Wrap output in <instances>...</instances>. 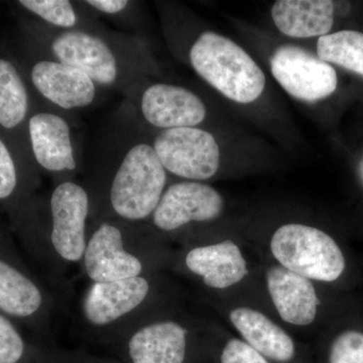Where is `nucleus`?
<instances>
[{"instance_id":"2eb2a0df","label":"nucleus","mask_w":363,"mask_h":363,"mask_svg":"<svg viewBox=\"0 0 363 363\" xmlns=\"http://www.w3.org/2000/svg\"><path fill=\"white\" fill-rule=\"evenodd\" d=\"M272 73L292 96L315 102L337 88V74L319 57L296 45H281L271 60Z\"/></svg>"},{"instance_id":"1a4fd4ad","label":"nucleus","mask_w":363,"mask_h":363,"mask_svg":"<svg viewBox=\"0 0 363 363\" xmlns=\"http://www.w3.org/2000/svg\"><path fill=\"white\" fill-rule=\"evenodd\" d=\"M124 97L123 106L147 131L199 128L207 116L201 98L183 86L145 80Z\"/></svg>"},{"instance_id":"9d476101","label":"nucleus","mask_w":363,"mask_h":363,"mask_svg":"<svg viewBox=\"0 0 363 363\" xmlns=\"http://www.w3.org/2000/svg\"><path fill=\"white\" fill-rule=\"evenodd\" d=\"M70 114L48 105L30 113L28 138L33 162L54 184L82 173L83 152L74 136Z\"/></svg>"},{"instance_id":"f257e3e1","label":"nucleus","mask_w":363,"mask_h":363,"mask_svg":"<svg viewBox=\"0 0 363 363\" xmlns=\"http://www.w3.org/2000/svg\"><path fill=\"white\" fill-rule=\"evenodd\" d=\"M82 174L90 197V222L114 219L145 223L168 183L150 138L121 106L98 130L83 154Z\"/></svg>"},{"instance_id":"9b49d317","label":"nucleus","mask_w":363,"mask_h":363,"mask_svg":"<svg viewBox=\"0 0 363 363\" xmlns=\"http://www.w3.org/2000/svg\"><path fill=\"white\" fill-rule=\"evenodd\" d=\"M106 348L124 363H195L188 325L169 316L142 325Z\"/></svg>"},{"instance_id":"412c9836","label":"nucleus","mask_w":363,"mask_h":363,"mask_svg":"<svg viewBox=\"0 0 363 363\" xmlns=\"http://www.w3.org/2000/svg\"><path fill=\"white\" fill-rule=\"evenodd\" d=\"M318 57L363 76V33L357 30L323 35L318 40Z\"/></svg>"},{"instance_id":"6e6552de","label":"nucleus","mask_w":363,"mask_h":363,"mask_svg":"<svg viewBox=\"0 0 363 363\" xmlns=\"http://www.w3.org/2000/svg\"><path fill=\"white\" fill-rule=\"evenodd\" d=\"M269 247L279 266L311 281L333 283L345 272L342 250L332 236L316 227L286 224L277 229Z\"/></svg>"},{"instance_id":"a878e982","label":"nucleus","mask_w":363,"mask_h":363,"mask_svg":"<svg viewBox=\"0 0 363 363\" xmlns=\"http://www.w3.org/2000/svg\"><path fill=\"white\" fill-rule=\"evenodd\" d=\"M218 363H272L242 339L230 338L219 351Z\"/></svg>"},{"instance_id":"b1692460","label":"nucleus","mask_w":363,"mask_h":363,"mask_svg":"<svg viewBox=\"0 0 363 363\" xmlns=\"http://www.w3.org/2000/svg\"><path fill=\"white\" fill-rule=\"evenodd\" d=\"M84 4L98 16H104L117 26L135 30L138 28V1L130 0H85Z\"/></svg>"},{"instance_id":"f3484780","label":"nucleus","mask_w":363,"mask_h":363,"mask_svg":"<svg viewBox=\"0 0 363 363\" xmlns=\"http://www.w3.org/2000/svg\"><path fill=\"white\" fill-rule=\"evenodd\" d=\"M267 291L279 317L295 326H308L317 317L320 300L311 279L281 266L266 272Z\"/></svg>"},{"instance_id":"39448f33","label":"nucleus","mask_w":363,"mask_h":363,"mask_svg":"<svg viewBox=\"0 0 363 363\" xmlns=\"http://www.w3.org/2000/svg\"><path fill=\"white\" fill-rule=\"evenodd\" d=\"M45 243L50 267V289L65 298L67 269L84 257L90 226V197L82 182L66 180L54 185L43 202Z\"/></svg>"},{"instance_id":"aec40b11","label":"nucleus","mask_w":363,"mask_h":363,"mask_svg":"<svg viewBox=\"0 0 363 363\" xmlns=\"http://www.w3.org/2000/svg\"><path fill=\"white\" fill-rule=\"evenodd\" d=\"M30 97L21 72L9 59L0 58V126L13 131L28 123Z\"/></svg>"},{"instance_id":"a211bd4d","label":"nucleus","mask_w":363,"mask_h":363,"mask_svg":"<svg viewBox=\"0 0 363 363\" xmlns=\"http://www.w3.org/2000/svg\"><path fill=\"white\" fill-rule=\"evenodd\" d=\"M334 7L330 0H279L272 16L277 28L288 37H323L333 26Z\"/></svg>"},{"instance_id":"f8f14e48","label":"nucleus","mask_w":363,"mask_h":363,"mask_svg":"<svg viewBox=\"0 0 363 363\" xmlns=\"http://www.w3.org/2000/svg\"><path fill=\"white\" fill-rule=\"evenodd\" d=\"M152 133V145L167 173L185 181L201 182L218 172L220 150L209 131L181 128Z\"/></svg>"},{"instance_id":"4be33fe9","label":"nucleus","mask_w":363,"mask_h":363,"mask_svg":"<svg viewBox=\"0 0 363 363\" xmlns=\"http://www.w3.org/2000/svg\"><path fill=\"white\" fill-rule=\"evenodd\" d=\"M35 363L33 343L26 342L20 327L0 313V363Z\"/></svg>"},{"instance_id":"20e7f679","label":"nucleus","mask_w":363,"mask_h":363,"mask_svg":"<svg viewBox=\"0 0 363 363\" xmlns=\"http://www.w3.org/2000/svg\"><path fill=\"white\" fill-rule=\"evenodd\" d=\"M166 259L145 223L104 219L90 222L81 267L91 283H104L156 274Z\"/></svg>"},{"instance_id":"f03ea898","label":"nucleus","mask_w":363,"mask_h":363,"mask_svg":"<svg viewBox=\"0 0 363 363\" xmlns=\"http://www.w3.org/2000/svg\"><path fill=\"white\" fill-rule=\"evenodd\" d=\"M37 38L40 54L84 72L100 88L123 95L149 80L154 69L140 38L105 26L97 30H61L42 23Z\"/></svg>"},{"instance_id":"423d86ee","label":"nucleus","mask_w":363,"mask_h":363,"mask_svg":"<svg viewBox=\"0 0 363 363\" xmlns=\"http://www.w3.org/2000/svg\"><path fill=\"white\" fill-rule=\"evenodd\" d=\"M188 57L200 77L238 104L255 101L266 86V76L252 57L218 33H200L191 45Z\"/></svg>"},{"instance_id":"5701e85b","label":"nucleus","mask_w":363,"mask_h":363,"mask_svg":"<svg viewBox=\"0 0 363 363\" xmlns=\"http://www.w3.org/2000/svg\"><path fill=\"white\" fill-rule=\"evenodd\" d=\"M324 363H363V330L348 328L331 339Z\"/></svg>"},{"instance_id":"ddd939ff","label":"nucleus","mask_w":363,"mask_h":363,"mask_svg":"<svg viewBox=\"0 0 363 363\" xmlns=\"http://www.w3.org/2000/svg\"><path fill=\"white\" fill-rule=\"evenodd\" d=\"M223 207L221 195L211 186L202 182H178L166 188L145 224L161 238L162 234L178 233L194 223L213 221Z\"/></svg>"},{"instance_id":"6ab92c4d","label":"nucleus","mask_w":363,"mask_h":363,"mask_svg":"<svg viewBox=\"0 0 363 363\" xmlns=\"http://www.w3.org/2000/svg\"><path fill=\"white\" fill-rule=\"evenodd\" d=\"M18 4L37 16L40 23L56 30H97L104 26L99 16L83 1L21 0Z\"/></svg>"},{"instance_id":"4468645a","label":"nucleus","mask_w":363,"mask_h":363,"mask_svg":"<svg viewBox=\"0 0 363 363\" xmlns=\"http://www.w3.org/2000/svg\"><path fill=\"white\" fill-rule=\"evenodd\" d=\"M30 79L48 105L64 113L88 108L99 97V86L87 74L43 54L30 66Z\"/></svg>"},{"instance_id":"dca6fc26","label":"nucleus","mask_w":363,"mask_h":363,"mask_svg":"<svg viewBox=\"0 0 363 363\" xmlns=\"http://www.w3.org/2000/svg\"><path fill=\"white\" fill-rule=\"evenodd\" d=\"M182 266L205 286L225 290L247 276V262L233 240L192 245L182 255Z\"/></svg>"},{"instance_id":"7ed1b4c3","label":"nucleus","mask_w":363,"mask_h":363,"mask_svg":"<svg viewBox=\"0 0 363 363\" xmlns=\"http://www.w3.org/2000/svg\"><path fill=\"white\" fill-rule=\"evenodd\" d=\"M161 290L156 274L91 283L80 304L86 337L106 348L142 325L164 317Z\"/></svg>"},{"instance_id":"0eeeda50","label":"nucleus","mask_w":363,"mask_h":363,"mask_svg":"<svg viewBox=\"0 0 363 363\" xmlns=\"http://www.w3.org/2000/svg\"><path fill=\"white\" fill-rule=\"evenodd\" d=\"M57 296L23 262L0 234V313L26 327L45 343H55L52 315Z\"/></svg>"},{"instance_id":"393cba45","label":"nucleus","mask_w":363,"mask_h":363,"mask_svg":"<svg viewBox=\"0 0 363 363\" xmlns=\"http://www.w3.org/2000/svg\"><path fill=\"white\" fill-rule=\"evenodd\" d=\"M35 363H124L121 360L95 357L82 350H69L55 343L38 340L33 343Z\"/></svg>"}]
</instances>
